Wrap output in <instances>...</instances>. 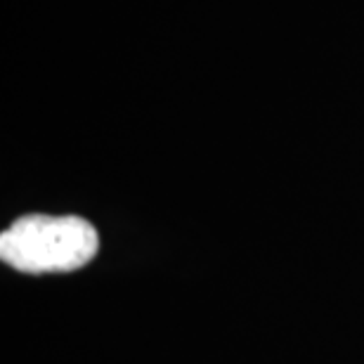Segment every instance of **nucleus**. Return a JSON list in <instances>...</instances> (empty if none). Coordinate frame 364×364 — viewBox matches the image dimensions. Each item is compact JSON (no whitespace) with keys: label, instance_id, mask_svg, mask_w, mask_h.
<instances>
[{"label":"nucleus","instance_id":"obj_1","mask_svg":"<svg viewBox=\"0 0 364 364\" xmlns=\"http://www.w3.org/2000/svg\"><path fill=\"white\" fill-rule=\"evenodd\" d=\"M100 235L81 215L28 213L0 235V258L26 274L74 272L97 256Z\"/></svg>","mask_w":364,"mask_h":364}]
</instances>
